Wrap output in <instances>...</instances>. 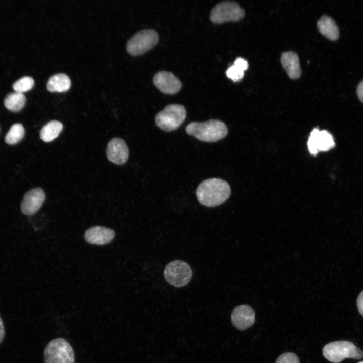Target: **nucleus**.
<instances>
[{
	"mask_svg": "<svg viewBox=\"0 0 363 363\" xmlns=\"http://www.w3.org/2000/svg\"><path fill=\"white\" fill-rule=\"evenodd\" d=\"M229 184L217 178L206 179L201 182L196 190V196L199 203L206 207L219 206L225 202L230 195Z\"/></svg>",
	"mask_w": 363,
	"mask_h": 363,
	"instance_id": "f257e3e1",
	"label": "nucleus"
},
{
	"mask_svg": "<svg viewBox=\"0 0 363 363\" xmlns=\"http://www.w3.org/2000/svg\"><path fill=\"white\" fill-rule=\"evenodd\" d=\"M185 131L188 135L206 142L218 141L225 137L228 131L225 124L218 119L191 122L187 125Z\"/></svg>",
	"mask_w": 363,
	"mask_h": 363,
	"instance_id": "f03ea898",
	"label": "nucleus"
},
{
	"mask_svg": "<svg viewBox=\"0 0 363 363\" xmlns=\"http://www.w3.org/2000/svg\"><path fill=\"white\" fill-rule=\"evenodd\" d=\"M323 354L333 363H339L346 358L360 359L363 357L362 351L348 341H337L326 344L323 349Z\"/></svg>",
	"mask_w": 363,
	"mask_h": 363,
	"instance_id": "7ed1b4c3",
	"label": "nucleus"
},
{
	"mask_svg": "<svg viewBox=\"0 0 363 363\" xmlns=\"http://www.w3.org/2000/svg\"><path fill=\"white\" fill-rule=\"evenodd\" d=\"M44 363H74L75 355L71 345L61 338L50 341L44 351Z\"/></svg>",
	"mask_w": 363,
	"mask_h": 363,
	"instance_id": "20e7f679",
	"label": "nucleus"
},
{
	"mask_svg": "<svg viewBox=\"0 0 363 363\" xmlns=\"http://www.w3.org/2000/svg\"><path fill=\"white\" fill-rule=\"evenodd\" d=\"M186 111L180 104H170L158 112L155 118L156 125L166 132L178 129L185 120Z\"/></svg>",
	"mask_w": 363,
	"mask_h": 363,
	"instance_id": "39448f33",
	"label": "nucleus"
},
{
	"mask_svg": "<svg viewBox=\"0 0 363 363\" xmlns=\"http://www.w3.org/2000/svg\"><path fill=\"white\" fill-rule=\"evenodd\" d=\"M157 32L146 29L136 33L127 42V52L132 55L142 54L154 47L158 41Z\"/></svg>",
	"mask_w": 363,
	"mask_h": 363,
	"instance_id": "423d86ee",
	"label": "nucleus"
},
{
	"mask_svg": "<svg viewBox=\"0 0 363 363\" xmlns=\"http://www.w3.org/2000/svg\"><path fill=\"white\" fill-rule=\"evenodd\" d=\"M164 276L170 285L179 288L186 286L190 281L192 271L187 263L176 260L166 266Z\"/></svg>",
	"mask_w": 363,
	"mask_h": 363,
	"instance_id": "0eeeda50",
	"label": "nucleus"
},
{
	"mask_svg": "<svg viewBox=\"0 0 363 363\" xmlns=\"http://www.w3.org/2000/svg\"><path fill=\"white\" fill-rule=\"evenodd\" d=\"M245 15L244 10L235 2L225 1L217 4L211 10V21L217 24L236 22Z\"/></svg>",
	"mask_w": 363,
	"mask_h": 363,
	"instance_id": "6e6552de",
	"label": "nucleus"
},
{
	"mask_svg": "<svg viewBox=\"0 0 363 363\" xmlns=\"http://www.w3.org/2000/svg\"><path fill=\"white\" fill-rule=\"evenodd\" d=\"M307 146L311 154L315 156L318 152L327 151L335 146L333 137L328 131L314 128L310 133Z\"/></svg>",
	"mask_w": 363,
	"mask_h": 363,
	"instance_id": "1a4fd4ad",
	"label": "nucleus"
},
{
	"mask_svg": "<svg viewBox=\"0 0 363 363\" xmlns=\"http://www.w3.org/2000/svg\"><path fill=\"white\" fill-rule=\"evenodd\" d=\"M153 83L161 92L169 94L178 92L182 84L180 80L173 73L167 71H159L153 77Z\"/></svg>",
	"mask_w": 363,
	"mask_h": 363,
	"instance_id": "9d476101",
	"label": "nucleus"
},
{
	"mask_svg": "<svg viewBox=\"0 0 363 363\" xmlns=\"http://www.w3.org/2000/svg\"><path fill=\"white\" fill-rule=\"evenodd\" d=\"M45 199V194L42 189L35 188L27 192L24 196L21 204V210L23 214L31 215L40 208Z\"/></svg>",
	"mask_w": 363,
	"mask_h": 363,
	"instance_id": "9b49d317",
	"label": "nucleus"
},
{
	"mask_svg": "<svg viewBox=\"0 0 363 363\" xmlns=\"http://www.w3.org/2000/svg\"><path fill=\"white\" fill-rule=\"evenodd\" d=\"M231 318L234 326L239 330H244L250 327L254 324L255 312L249 305H239L233 309Z\"/></svg>",
	"mask_w": 363,
	"mask_h": 363,
	"instance_id": "f8f14e48",
	"label": "nucleus"
},
{
	"mask_svg": "<svg viewBox=\"0 0 363 363\" xmlns=\"http://www.w3.org/2000/svg\"><path fill=\"white\" fill-rule=\"evenodd\" d=\"M106 154L110 161L115 164L122 165L128 159V148L122 139L114 138L108 143Z\"/></svg>",
	"mask_w": 363,
	"mask_h": 363,
	"instance_id": "ddd939ff",
	"label": "nucleus"
},
{
	"mask_svg": "<svg viewBox=\"0 0 363 363\" xmlns=\"http://www.w3.org/2000/svg\"><path fill=\"white\" fill-rule=\"evenodd\" d=\"M115 235V232L111 229L96 226L86 231L84 238L90 244L103 245L111 242Z\"/></svg>",
	"mask_w": 363,
	"mask_h": 363,
	"instance_id": "4468645a",
	"label": "nucleus"
},
{
	"mask_svg": "<svg viewBox=\"0 0 363 363\" xmlns=\"http://www.w3.org/2000/svg\"><path fill=\"white\" fill-rule=\"evenodd\" d=\"M281 62L290 78H299L301 74L299 57L297 54L292 51L282 53Z\"/></svg>",
	"mask_w": 363,
	"mask_h": 363,
	"instance_id": "2eb2a0df",
	"label": "nucleus"
},
{
	"mask_svg": "<svg viewBox=\"0 0 363 363\" xmlns=\"http://www.w3.org/2000/svg\"><path fill=\"white\" fill-rule=\"evenodd\" d=\"M318 29L323 35L332 41L337 40L339 32L334 20L330 17L324 15L317 22Z\"/></svg>",
	"mask_w": 363,
	"mask_h": 363,
	"instance_id": "dca6fc26",
	"label": "nucleus"
},
{
	"mask_svg": "<svg viewBox=\"0 0 363 363\" xmlns=\"http://www.w3.org/2000/svg\"><path fill=\"white\" fill-rule=\"evenodd\" d=\"M71 86L69 77L63 73L52 76L48 80L46 87L50 92H63L68 90Z\"/></svg>",
	"mask_w": 363,
	"mask_h": 363,
	"instance_id": "f3484780",
	"label": "nucleus"
},
{
	"mask_svg": "<svg viewBox=\"0 0 363 363\" xmlns=\"http://www.w3.org/2000/svg\"><path fill=\"white\" fill-rule=\"evenodd\" d=\"M63 129L62 124L58 120H51L46 124L40 132V137L44 142H49L57 138Z\"/></svg>",
	"mask_w": 363,
	"mask_h": 363,
	"instance_id": "a211bd4d",
	"label": "nucleus"
},
{
	"mask_svg": "<svg viewBox=\"0 0 363 363\" xmlns=\"http://www.w3.org/2000/svg\"><path fill=\"white\" fill-rule=\"evenodd\" d=\"M248 68L247 61L241 57L236 58L233 64L226 72L228 78L234 82L240 81L244 75V71Z\"/></svg>",
	"mask_w": 363,
	"mask_h": 363,
	"instance_id": "6ab92c4d",
	"label": "nucleus"
},
{
	"mask_svg": "<svg viewBox=\"0 0 363 363\" xmlns=\"http://www.w3.org/2000/svg\"><path fill=\"white\" fill-rule=\"evenodd\" d=\"M26 97L23 93L13 92L8 94L4 99L6 108L12 111H20L25 105Z\"/></svg>",
	"mask_w": 363,
	"mask_h": 363,
	"instance_id": "aec40b11",
	"label": "nucleus"
},
{
	"mask_svg": "<svg viewBox=\"0 0 363 363\" xmlns=\"http://www.w3.org/2000/svg\"><path fill=\"white\" fill-rule=\"evenodd\" d=\"M24 134L25 130L22 124H13L5 136V142L9 145L15 144L22 139Z\"/></svg>",
	"mask_w": 363,
	"mask_h": 363,
	"instance_id": "412c9836",
	"label": "nucleus"
},
{
	"mask_svg": "<svg viewBox=\"0 0 363 363\" xmlns=\"http://www.w3.org/2000/svg\"><path fill=\"white\" fill-rule=\"evenodd\" d=\"M34 84V81L32 78L25 76L16 81L12 87L15 92L23 93L31 89Z\"/></svg>",
	"mask_w": 363,
	"mask_h": 363,
	"instance_id": "4be33fe9",
	"label": "nucleus"
},
{
	"mask_svg": "<svg viewBox=\"0 0 363 363\" xmlns=\"http://www.w3.org/2000/svg\"><path fill=\"white\" fill-rule=\"evenodd\" d=\"M275 363H299V360L296 354L286 352L280 355Z\"/></svg>",
	"mask_w": 363,
	"mask_h": 363,
	"instance_id": "5701e85b",
	"label": "nucleus"
},
{
	"mask_svg": "<svg viewBox=\"0 0 363 363\" xmlns=\"http://www.w3.org/2000/svg\"><path fill=\"white\" fill-rule=\"evenodd\" d=\"M357 306L359 313L363 316V290L357 297Z\"/></svg>",
	"mask_w": 363,
	"mask_h": 363,
	"instance_id": "b1692460",
	"label": "nucleus"
},
{
	"mask_svg": "<svg viewBox=\"0 0 363 363\" xmlns=\"http://www.w3.org/2000/svg\"><path fill=\"white\" fill-rule=\"evenodd\" d=\"M357 94L359 100L363 102V80L358 85Z\"/></svg>",
	"mask_w": 363,
	"mask_h": 363,
	"instance_id": "393cba45",
	"label": "nucleus"
},
{
	"mask_svg": "<svg viewBox=\"0 0 363 363\" xmlns=\"http://www.w3.org/2000/svg\"><path fill=\"white\" fill-rule=\"evenodd\" d=\"M5 336V330L3 321L0 317V343L2 342Z\"/></svg>",
	"mask_w": 363,
	"mask_h": 363,
	"instance_id": "a878e982",
	"label": "nucleus"
},
{
	"mask_svg": "<svg viewBox=\"0 0 363 363\" xmlns=\"http://www.w3.org/2000/svg\"><path fill=\"white\" fill-rule=\"evenodd\" d=\"M358 363H363V361H360V362H358Z\"/></svg>",
	"mask_w": 363,
	"mask_h": 363,
	"instance_id": "bb28decb",
	"label": "nucleus"
}]
</instances>
